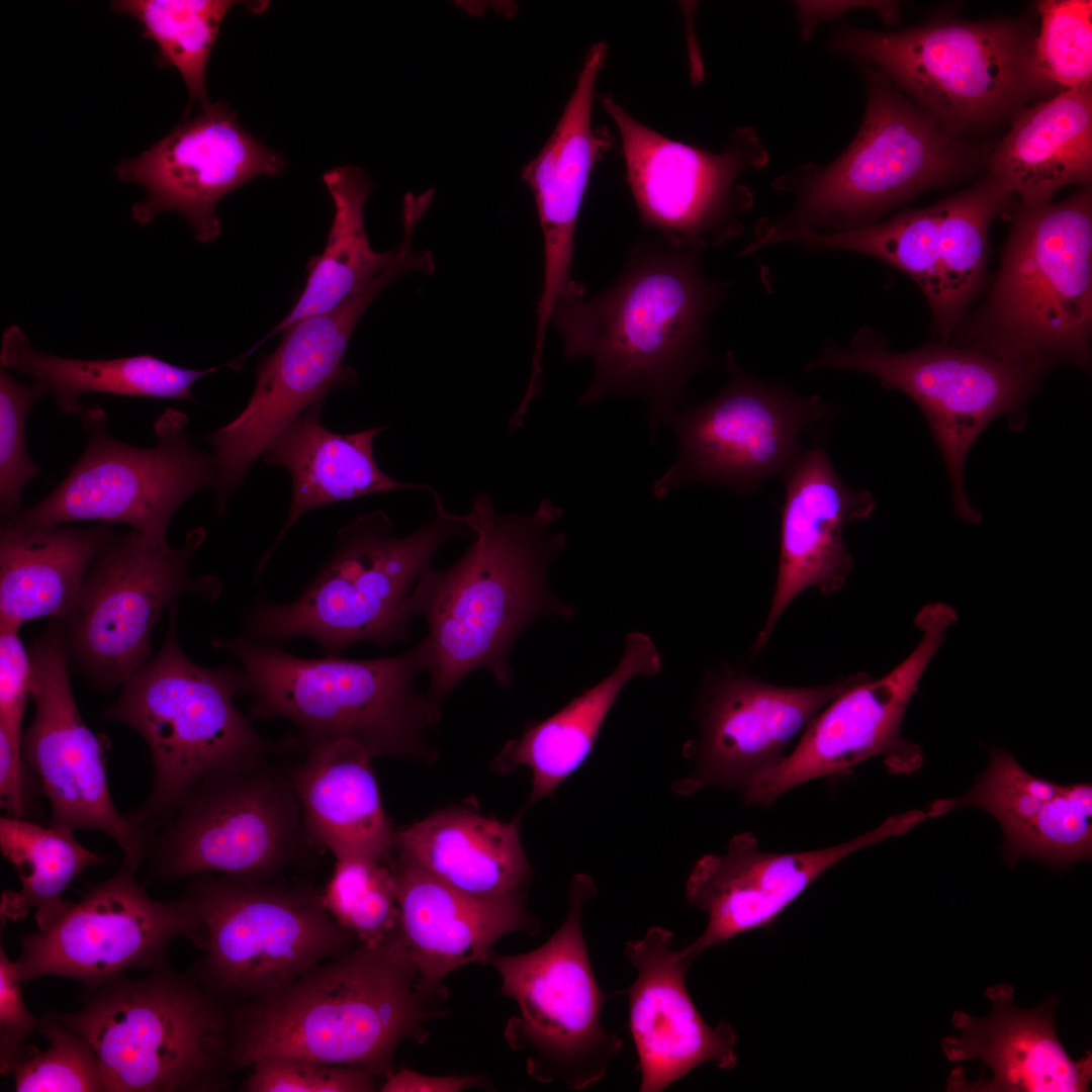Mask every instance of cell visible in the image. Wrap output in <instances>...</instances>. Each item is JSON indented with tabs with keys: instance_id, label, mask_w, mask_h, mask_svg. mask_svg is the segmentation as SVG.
Masks as SVG:
<instances>
[{
	"instance_id": "obj_43",
	"label": "cell",
	"mask_w": 1092,
	"mask_h": 1092,
	"mask_svg": "<svg viewBox=\"0 0 1092 1092\" xmlns=\"http://www.w3.org/2000/svg\"><path fill=\"white\" fill-rule=\"evenodd\" d=\"M1036 10L1040 24L1030 58L1036 98L1091 86L1092 2L1043 0L1036 2Z\"/></svg>"
},
{
	"instance_id": "obj_9",
	"label": "cell",
	"mask_w": 1092,
	"mask_h": 1092,
	"mask_svg": "<svg viewBox=\"0 0 1092 1092\" xmlns=\"http://www.w3.org/2000/svg\"><path fill=\"white\" fill-rule=\"evenodd\" d=\"M435 516L397 537L388 516L376 510L353 519L337 534L328 563L294 602L262 603L249 621L257 642L313 639L329 655L359 642L385 646L410 637L407 604L436 552L457 537H474L466 515L448 512L438 493Z\"/></svg>"
},
{
	"instance_id": "obj_24",
	"label": "cell",
	"mask_w": 1092,
	"mask_h": 1092,
	"mask_svg": "<svg viewBox=\"0 0 1092 1092\" xmlns=\"http://www.w3.org/2000/svg\"><path fill=\"white\" fill-rule=\"evenodd\" d=\"M864 674L814 687L776 686L734 671L711 679L699 708V739L687 746L696 768L674 790L691 795L722 787L745 793L781 763L795 737L830 702Z\"/></svg>"
},
{
	"instance_id": "obj_26",
	"label": "cell",
	"mask_w": 1092,
	"mask_h": 1092,
	"mask_svg": "<svg viewBox=\"0 0 1092 1092\" xmlns=\"http://www.w3.org/2000/svg\"><path fill=\"white\" fill-rule=\"evenodd\" d=\"M673 934L661 926L629 941L625 956L637 977L616 992L629 1000L630 1030L638 1055L641 1092H659L700 1065L737 1064V1036L729 1023L708 1024L694 1004L686 974L696 960L673 949Z\"/></svg>"
},
{
	"instance_id": "obj_8",
	"label": "cell",
	"mask_w": 1092,
	"mask_h": 1092,
	"mask_svg": "<svg viewBox=\"0 0 1092 1092\" xmlns=\"http://www.w3.org/2000/svg\"><path fill=\"white\" fill-rule=\"evenodd\" d=\"M1092 324L1090 186L1059 203L1022 204L971 348L1042 374L1087 368Z\"/></svg>"
},
{
	"instance_id": "obj_35",
	"label": "cell",
	"mask_w": 1092,
	"mask_h": 1092,
	"mask_svg": "<svg viewBox=\"0 0 1092 1092\" xmlns=\"http://www.w3.org/2000/svg\"><path fill=\"white\" fill-rule=\"evenodd\" d=\"M662 660L651 638L631 632L614 671L572 699L549 718L532 724L517 739L507 742L494 761L500 772L528 766L532 791L528 805L553 796L589 755L602 726L625 686L638 675L652 676Z\"/></svg>"
},
{
	"instance_id": "obj_36",
	"label": "cell",
	"mask_w": 1092,
	"mask_h": 1092,
	"mask_svg": "<svg viewBox=\"0 0 1092 1092\" xmlns=\"http://www.w3.org/2000/svg\"><path fill=\"white\" fill-rule=\"evenodd\" d=\"M113 529L67 525L0 533V625L62 620Z\"/></svg>"
},
{
	"instance_id": "obj_46",
	"label": "cell",
	"mask_w": 1092,
	"mask_h": 1092,
	"mask_svg": "<svg viewBox=\"0 0 1092 1092\" xmlns=\"http://www.w3.org/2000/svg\"><path fill=\"white\" fill-rule=\"evenodd\" d=\"M1062 787L1027 772L1010 752L997 749L967 794L936 800L925 813L934 818L963 807L981 808L997 819L1004 834L1032 818Z\"/></svg>"
},
{
	"instance_id": "obj_16",
	"label": "cell",
	"mask_w": 1092,
	"mask_h": 1092,
	"mask_svg": "<svg viewBox=\"0 0 1092 1092\" xmlns=\"http://www.w3.org/2000/svg\"><path fill=\"white\" fill-rule=\"evenodd\" d=\"M170 817L151 840L150 881L204 874L270 881L309 843L291 771L266 762L205 778Z\"/></svg>"
},
{
	"instance_id": "obj_42",
	"label": "cell",
	"mask_w": 1092,
	"mask_h": 1092,
	"mask_svg": "<svg viewBox=\"0 0 1092 1092\" xmlns=\"http://www.w3.org/2000/svg\"><path fill=\"white\" fill-rule=\"evenodd\" d=\"M240 2L231 0H118L110 7L134 17L157 46L156 63L180 73L191 103L210 102L205 72L221 22Z\"/></svg>"
},
{
	"instance_id": "obj_29",
	"label": "cell",
	"mask_w": 1092,
	"mask_h": 1092,
	"mask_svg": "<svg viewBox=\"0 0 1092 1092\" xmlns=\"http://www.w3.org/2000/svg\"><path fill=\"white\" fill-rule=\"evenodd\" d=\"M399 930L417 967V986L444 999V979L468 964H487L503 936L535 935L540 921L526 908L525 892L483 898L438 880L393 854Z\"/></svg>"
},
{
	"instance_id": "obj_31",
	"label": "cell",
	"mask_w": 1092,
	"mask_h": 1092,
	"mask_svg": "<svg viewBox=\"0 0 1092 1092\" xmlns=\"http://www.w3.org/2000/svg\"><path fill=\"white\" fill-rule=\"evenodd\" d=\"M291 771L308 842L335 859L390 863L395 830L381 802L371 761L361 744L338 739L307 747Z\"/></svg>"
},
{
	"instance_id": "obj_27",
	"label": "cell",
	"mask_w": 1092,
	"mask_h": 1092,
	"mask_svg": "<svg viewBox=\"0 0 1092 1092\" xmlns=\"http://www.w3.org/2000/svg\"><path fill=\"white\" fill-rule=\"evenodd\" d=\"M783 476L777 580L754 652L766 646L780 618L803 592L815 587L827 596L843 588L854 568L844 527L870 518L877 507L870 491L842 480L820 447L803 451Z\"/></svg>"
},
{
	"instance_id": "obj_30",
	"label": "cell",
	"mask_w": 1092,
	"mask_h": 1092,
	"mask_svg": "<svg viewBox=\"0 0 1092 1092\" xmlns=\"http://www.w3.org/2000/svg\"><path fill=\"white\" fill-rule=\"evenodd\" d=\"M991 1012L974 1017L961 1010L951 1017L959 1035L941 1041L949 1062L979 1061L990 1079L967 1082L950 1076L948 1091L981 1092H1084L1092 1079L1091 1053L1073 1060L1055 1030L1056 997L1039 1006L1020 1009L1013 1005L1014 989L999 984L986 991Z\"/></svg>"
},
{
	"instance_id": "obj_47",
	"label": "cell",
	"mask_w": 1092,
	"mask_h": 1092,
	"mask_svg": "<svg viewBox=\"0 0 1092 1092\" xmlns=\"http://www.w3.org/2000/svg\"><path fill=\"white\" fill-rule=\"evenodd\" d=\"M37 1032L49 1042L39 1052L27 1050L11 1071L17 1092H104L98 1057L78 1032L50 1018L41 1017Z\"/></svg>"
},
{
	"instance_id": "obj_14",
	"label": "cell",
	"mask_w": 1092,
	"mask_h": 1092,
	"mask_svg": "<svg viewBox=\"0 0 1092 1092\" xmlns=\"http://www.w3.org/2000/svg\"><path fill=\"white\" fill-rule=\"evenodd\" d=\"M805 369L868 373L883 387L898 389L913 399L943 457L953 511L972 523L979 522L981 514L965 488L968 453L999 416H1007L1012 429L1023 427V406L1040 378L1033 370L971 347L931 344L894 352L886 339L871 329L858 331L846 348L827 344Z\"/></svg>"
},
{
	"instance_id": "obj_39",
	"label": "cell",
	"mask_w": 1092,
	"mask_h": 1092,
	"mask_svg": "<svg viewBox=\"0 0 1092 1092\" xmlns=\"http://www.w3.org/2000/svg\"><path fill=\"white\" fill-rule=\"evenodd\" d=\"M0 850L21 883L19 891L2 894L1 919H21L33 909L38 929L72 905L64 893L85 869L110 861L82 845L69 827L7 815L0 818Z\"/></svg>"
},
{
	"instance_id": "obj_49",
	"label": "cell",
	"mask_w": 1092,
	"mask_h": 1092,
	"mask_svg": "<svg viewBox=\"0 0 1092 1092\" xmlns=\"http://www.w3.org/2000/svg\"><path fill=\"white\" fill-rule=\"evenodd\" d=\"M378 1077L359 1067L335 1066L292 1057L258 1062L245 1080L247 1092H370Z\"/></svg>"
},
{
	"instance_id": "obj_1",
	"label": "cell",
	"mask_w": 1092,
	"mask_h": 1092,
	"mask_svg": "<svg viewBox=\"0 0 1092 1092\" xmlns=\"http://www.w3.org/2000/svg\"><path fill=\"white\" fill-rule=\"evenodd\" d=\"M701 252L661 239L639 241L606 290L556 304L551 323L565 358L587 356L595 365L580 404L612 394L643 396L654 438L684 403L689 380L712 360L709 322L728 287L707 276Z\"/></svg>"
},
{
	"instance_id": "obj_28",
	"label": "cell",
	"mask_w": 1092,
	"mask_h": 1092,
	"mask_svg": "<svg viewBox=\"0 0 1092 1092\" xmlns=\"http://www.w3.org/2000/svg\"><path fill=\"white\" fill-rule=\"evenodd\" d=\"M607 55L605 42L587 52L564 111L540 151L522 171L537 206L543 238V284L537 304L535 347H544L556 304L584 295L572 279L574 235L593 168L612 146L607 131L594 129L592 106L597 76Z\"/></svg>"
},
{
	"instance_id": "obj_48",
	"label": "cell",
	"mask_w": 1092,
	"mask_h": 1092,
	"mask_svg": "<svg viewBox=\"0 0 1092 1092\" xmlns=\"http://www.w3.org/2000/svg\"><path fill=\"white\" fill-rule=\"evenodd\" d=\"M48 393L39 383L25 384L0 370V514L2 525L21 509L25 485L40 473L29 457L25 430L31 407Z\"/></svg>"
},
{
	"instance_id": "obj_34",
	"label": "cell",
	"mask_w": 1092,
	"mask_h": 1092,
	"mask_svg": "<svg viewBox=\"0 0 1092 1092\" xmlns=\"http://www.w3.org/2000/svg\"><path fill=\"white\" fill-rule=\"evenodd\" d=\"M394 855L483 898L524 892L531 874L517 820L505 823L461 808L435 812L397 830Z\"/></svg>"
},
{
	"instance_id": "obj_7",
	"label": "cell",
	"mask_w": 1092,
	"mask_h": 1092,
	"mask_svg": "<svg viewBox=\"0 0 1092 1092\" xmlns=\"http://www.w3.org/2000/svg\"><path fill=\"white\" fill-rule=\"evenodd\" d=\"M158 653L122 686L101 714L135 731L153 764L147 800L126 816L153 827L172 815L205 778L266 762L269 746L242 714L235 697L244 694L241 668H208L183 651L177 632V604Z\"/></svg>"
},
{
	"instance_id": "obj_51",
	"label": "cell",
	"mask_w": 1092,
	"mask_h": 1092,
	"mask_svg": "<svg viewBox=\"0 0 1092 1092\" xmlns=\"http://www.w3.org/2000/svg\"><path fill=\"white\" fill-rule=\"evenodd\" d=\"M14 961L0 944V1072L11 1074L27 1054L25 1040L41 1023L27 1008Z\"/></svg>"
},
{
	"instance_id": "obj_21",
	"label": "cell",
	"mask_w": 1092,
	"mask_h": 1092,
	"mask_svg": "<svg viewBox=\"0 0 1092 1092\" xmlns=\"http://www.w3.org/2000/svg\"><path fill=\"white\" fill-rule=\"evenodd\" d=\"M956 621V611L945 604L924 606L915 618L922 636L913 651L886 675L872 679L866 673L830 702L781 763L743 793L744 802L770 805L802 784L844 775L876 756L893 774L919 769L923 751L902 737V723L921 676Z\"/></svg>"
},
{
	"instance_id": "obj_44",
	"label": "cell",
	"mask_w": 1092,
	"mask_h": 1092,
	"mask_svg": "<svg viewBox=\"0 0 1092 1092\" xmlns=\"http://www.w3.org/2000/svg\"><path fill=\"white\" fill-rule=\"evenodd\" d=\"M322 899L329 913L359 941L374 946L399 926L391 862L336 859Z\"/></svg>"
},
{
	"instance_id": "obj_12",
	"label": "cell",
	"mask_w": 1092,
	"mask_h": 1092,
	"mask_svg": "<svg viewBox=\"0 0 1092 1092\" xmlns=\"http://www.w3.org/2000/svg\"><path fill=\"white\" fill-rule=\"evenodd\" d=\"M204 950L192 974L223 999L265 994L354 946L322 892L222 875L192 877Z\"/></svg>"
},
{
	"instance_id": "obj_23",
	"label": "cell",
	"mask_w": 1092,
	"mask_h": 1092,
	"mask_svg": "<svg viewBox=\"0 0 1092 1092\" xmlns=\"http://www.w3.org/2000/svg\"><path fill=\"white\" fill-rule=\"evenodd\" d=\"M285 167L282 155L249 133L219 100L201 105L150 149L120 162L115 174L146 191L132 206L139 224L173 211L186 218L198 242L209 243L220 234L218 201L251 179L280 175Z\"/></svg>"
},
{
	"instance_id": "obj_19",
	"label": "cell",
	"mask_w": 1092,
	"mask_h": 1092,
	"mask_svg": "<svg viewBox=\"0 0 1092 1092\" xmlns=\"http://www.w3.org/2000/svg\"><path fill=\"white\" fill-rule=\"evenodd\" d=\"M601 100L618 126L628 183L645 228L669 244L701 251L742 233L753 194L741 179L768 162L753 127L734 129L722 151L711 152L659 134L607 94Z\"/></svg>"
},
{
	"instance_id": "obj_10",
	"label": "cell",
	"mask_w": 1092,
	"mask_h": 1092,
	"mask_svg": "<svg viewBox=\"0 0 1092 1092\" xmlns=\"http://www.w3.org/2000/svg\"><path fill=\"white\" fill-rule=\"evenodd\" d=\"M1030 19L940 17L881 32L840 25L830 52L878 69L941 127L959 138L1012 119L1036 98Z\"/></svg>"
},
{
	"instance_id": "obj_45",
	"label": "cell",
	"mask_w": 1092,
	"mask_h": 1092,
	"mask_svg": "<svg viewBox=\"0 0 1092 1092\" xmlns=\"http://www.w3.org/2000/svg\"><path fill=\"white\" fill-rule=\"evenodd\" d=\"M1003 853L1011 866L1022 857L1065 868L1092 854V787L1063 785L1027 822L1004 833Z\"/></svg>"
},
{
	"instance_id": "obj_2",
	"label": "cell",
	"mask_w": 1092,
	"mask_h": 1092,
	"mask_svg": "<svg viewBox=\"0 0 1092 1092\" xmlns=\"http://www.w3.org/2000/svg\"><path fill=\"white\" fill-rule=\"evenodd\" d=\"M562 514L547 498L530 515L500 514L489 496L477 494L466 514L474 542L451 566H430L421 574L407 614L428 626L427 696L438 715L446 697L476 669L510 688L509 658L524 629L543 617L574 615L547 581L548 566L567 543L563 533L551 531Z\"/></svg>"
},
{
	"instance_id": "obj_6",
	"label": "cell",
	"mask_w": 1092,
	"mask_h": 1092,
	"mask_svg": "<svg viewBox=\"0 0 1092 1092\" xmlns=\"http://www.w3.org/2000/svg\"><path fill=\"white\" fill-rule=\"evenodd\" d=\"M74 1012L50 1018L94 1049L104 1092H199L226 1087L232 1008L193 975L168 965L86 992Z\"/></svg>"
},
{
	"instance_id": "obj_18",
	"label": "cell",
	"mask_w": 1092,
	"mask_h": 1092,
	"mask_svg": "<svg viewBox=\"0 0 1092 1092\" xmlns=\"http://www.w3.org/2000/svg\"><path fill=\"white\" fill-rule=\"evenodd\" d=\"M724 365L730 380L715 397L664 419L678 455L653 485L659 499L693 482L752 493L767 478L786 473L803 452L804 430L833 414L818 395L801 396L785 384L748 375L732 352Z\"/></svg>"
},
{
	"instance_id": "obj_52",
	"label": "cell",
	"mask_w": 1092,
	"mask_h": 1092,
	"mask_svg": "<svg viewBox=\"0 0 1092 1092\" xmlns=\"http://www.w3.org/2000/svg\"><path fill=\"white\" fill-rule=\"evenodd\" d=\"M794 6L802 40L810 39L819 23L852 9H873L888 24H897L900 19L899 5L895 1H796Z\"/></svg>"
},
{
	"instance_id": "obj_50",
	"label": "cell",
	"mask_w": 1092,
	"mask_h": 1092,
	"mask_svg": "<svg viewBox=\"0 0 1092 1092\" xmlns=\"http://www.w3.org/2000/svg\"><path fill=\"white\" fill-rule=\"evenodd\" d=\"M19 629L0 625V733L22 753V721L30 698L32 665Z\"/></svg>"
},
{
	"instance_id": "obj_5",
	"label": "cell",
	"mask_w": 1092,
	"mask_h": 1092,
	"mask_svg": "<svg viewBox=\"0 0 1092 1092\" xmlns=\"http://www.w3.org/2000/svg\"><path fill=\"white\" fill-rule=\"evenodd\" d=\"M213 645L241 664L252 713L291 722L301 740L349 739L373 757L427 755L426 732L439 715L415 688L428 670L423 639L398 655L356 660L302 658L247 636Z\"/></svg>"
},
{
	"instance_id": "obj_25",
	"label": "cell",
	"mask_w": 1092,
	"mask_h": 1092,
	"mask_svg": "<svg viewBox=\"0 0 1092 1092\" xmlns=\"http://www.w3.org/2000/svg\"><path fill=\"white\" fill-rule=\"evenodd\" d=\"M923 821L919 810L896 814L853 839L796 852L761 850L755 836H734L723 854L697 861L686 884L689 903L708 918L703 933L682 949L697 959L704 950L772 922L831 867L849 854Z\"/></svg>"
},
{
	"instance_id": "obj_22",
	"label": "cell",
	"mask_w": 1092,
	"mask_h": 1092,
	"mask_svg": "<svg viewBox=\"0 0 1092 1092\" xmlns=\"http://www.w3.org/2000/svg\"><path fill=\"white\" fill-rule=\"evenodd\" d=\"M28 651L34 716L23 731L22 755L49 800L52 824L102 832L118 845L124 859L140 868L153 828L131 821L114 805L105 769L108 745L81 717L57 621Z\"/></svg>"
},
{
	"instance_id": "obj_17",
	"label": "cell",
	"mask_w": 1092,
	"mask_h": 1092,
	"mask_svg": "<svg viewBox=\"0 0 1092 1092\" xmlns=\"http://www.w3.org/2000/svg\"><path fill=\"white\" fill-rule=\"evenodd\" d=\"M425 265L421 253L401 246L396 259L363 293L282 331L278 347L258 366L246 407L206 436L217 474L214 490L219 515L225 513L232 494L279 432L330 391L356 384V372L345 363V353L357 323L384 287L406 273L423 272Z\"/></svg>"
},
{
	"instance_id": "obj_33",
	"label": "cell",
	"mask_w": 1092,
	"mask_h": 1092,
	"mask_svg": "<svg viewBox=\"0 0 1092 1092\" xmlns=\"http://www.w3.org/2000/svg\"><path fill=\"white\" fill-rule=\"evenodd\" d=\"M987 165L1022 204L1051 202L1069 185L1092 178V87L1064 91L1024 107Z\"/></svg>"
},
{
	"instance_id": "obj_15",
	"label": "cell",
	"mask_w": 1092,
	"mask_h": 1092,
	"mask_svg": "<svg viewBox=\"0 0 1092 1092\" xmlns=\"http://www.w3.org/2000/svg\"><path fill=\"white\" fill-rule=\"evenodd\" d=\"M81 424L88 444L67 477L2 528L100 521L125 524L167 542L170 522L180 507L195 492L216 484L213 458L193 446L186 430L188 417L180 411L168 408L157 419L156 444L149 448L115 439L98 405L83 411Z\"/></svg>"
},
{
	"instance_id": "obj_13",
	"label": "cell",
	"mask_w": 1092,
	"mask_h": 1092,
	"mask_svg": "<svg viewBox=\"0 0 1092 1092\" xmlns=\"http://www.w3.org/2000/svg\"><path fill=\"white\" fill-rule=\"evenodd\" d=\"M205 536L199 527L171 547L134 530L112 531L70 612L56 620L70 666L93 688L121 687L151 658L154 626L182 594L219 596L217 576H193L189 570Z\"/></svg>"
},
{
	"instance_id": "obj_37",
	"label": "cell",
	"mask_w": 1092,
	"mask_h": 1092,
	"mask_svg": "<svg viewBox=\"0 0 1092 1092\" xmlns=\"http://www.w3.org/2000/svg\"><path fill=\"white\" fill-rule=\"evenodd\" d=\"M0 362L2 368L41 384L59 411L71 416L83 413L80 397L88 393L194 401L193 384L217 369H188L148 354L100 360L59 357L34 349L15 325L3 334Z\"/></svg>"
},
{
	"instance_id": "obj_38",
	"label": "cell",
	"mask_w": 1092,
	"mask_h": 1092,
	"mask_svg": "<svg viewBox=\"0 0 1092 1092\" xmlns=\"http://www.w3.org/2000/svg\"><path fill=\"white\" fill-rule=\"evenodd\" d=\"M334 207V219L326 247L310 258L303 291L288 314L272 334L313 314L330 311L349 298L363 293L396 259L399 244L386 252H375L369 243L364 207L372 189L369 175L361 168L344 165L323 176Z\"/></svg>"
},
{
	"instance_id": "obj_3",
	"label": "cell",
	"mask_w": 1092,
	"mask_h": 1092,
	"mask_svg": "<svg viewBox=\"0 0 1092 1092\" xmlns=\"http://www.w3.org/2000/svg\"><path fill=\"white\" fill-rule=\"evenodd\" d=\"M417 967L398 928L374 946L359 943L260 996L232 1007L233 1069L273 1057L394 1071L405 1039L423 1042L440 1013L417 986Z\"/></svg>"
},
{
	"instance_id": "obj_53",
	"label": "cell",
	"mask_w": 1092,
	"mask_h": 1092,
	"mask_svg": "<svg viewBox=\"0 0 1092 1092\" xmlns=\"http://www.w3.org/2000/svg\"><path fill=\"white\" fill-rule=\"evenodd\" d=\"M483 1086L485 1082L476 1076H427L402 1069L387 1075L379 1086V1090L383 1092H460Z\"/></svg>"
},
{
	"instance_id": "obj_32",
	"label": "cell",
	"mask_w": 1092,
	"mask_h": 1092,
	"mask_svg": "<svg viewBox=\"0 0 1092 1092\" xmlns=\"http://www.w3.org/2000/svg\"><path fill=\"white\" fill-rule=\"evenodd\" d=\"M323 404L324 400L312 404L290 422L261 455L264 462L290 472L292 497L282 529L261 558L258 574L286 532L311 510L397 489L436 492L426 484L397 481L380 469L373 441L385 427L345 435L334 433L321 423Z\"/></svg>"
},
{
	"instance_id": "obj_11",
	"label": "cell",
	"mask_w": 1092,
	"mask_h": 1092,
	"mask_svg": "<svg viewBox=\"0 0 1092 1092\" xmlns=\"http://www.w3.org/2000/svg\"><path fill=\"white\" fill-rule=\"evenodd\" d=\"M596 893L587 875H575L566 917L543 945L488 958L500 977V994L519 1009L506 1026L509 1044L526 1054L533 1078L573 1090L599 1082L623 1045L601 1024L602 1009L616 993L599 987L582 932L583 906Z\"/></svg>"
},
{
	"instance_id": "obj_40",
	"label": "cell",
	"mask_w": 1092,
	"mask_h": 1092,
	"mask_svg": "<svg viewBox=\"0 0 1092 1092\" xmlns=\"http://www.w3.org/2000/svg\"><path fill=\"white\" fill-rule=\"evenodd\" d=\"M1012 194L991 174L940 200L939 268L943 309L936 328L947 340L977 290L991 222L1009 209Z\"/></svg>"
},
{
	"instance_id": "obj_41",
	"label": "cell",
	"mask_w": 1092,
	"mask_h": 1092,
	"mask_svg": "<svg viewBox=\"0 0 1092 1092\" xmlns=\"http://www.w3.org/2000/svg\"><path fill=\"white\" fill-rule=\"evenodd\" d=\"M940 203L906 210L881 223L835 233L798 230L777 243H796L812 249H834L878 258L911 277L926 296L935 325L943 309L939 268Z\"/></svg>"
},
{
	"instance_id": "obj_4",
	"label": "cell",
	"mask_w": 1092,
	"mask_h": 1092,
	"mask_svg": "<svg viewBox=\"0 0 1092 1092\" xmlns=\"http://www.w3.org/2000/svg\"><path fill=\"white\" fill-rule=\"evenodd\" d=\"M853 63L867 91L858 131L827 165L803 164L774 180L772 187L795 203L779 219L757 225L752 250L793 231L835 233L874 224L919 193L987 165L990 147L951 135L878 69Z\"/></svg>"
},
{
	"instance_id": "obj_20",
	"label": "cell",
	"mask_w": 1092,
	"mask_h": 1092,
	"mask_svg": "<svg viewBox=\"0 0 1092 1092\" xmlns=\"http://www.w3.org/2000/svg\"><path fill=\"white\" fill-rule=\"evenodd\" d=\"M139 867L122 860L117 872L90 888L48 928L19 937L15 963L22 982L71 978L94 991L129 970L167 966L177 938L200 945L203 928L192 899L152 898L138 882Z\"/></svg>"
}]
</instances>
